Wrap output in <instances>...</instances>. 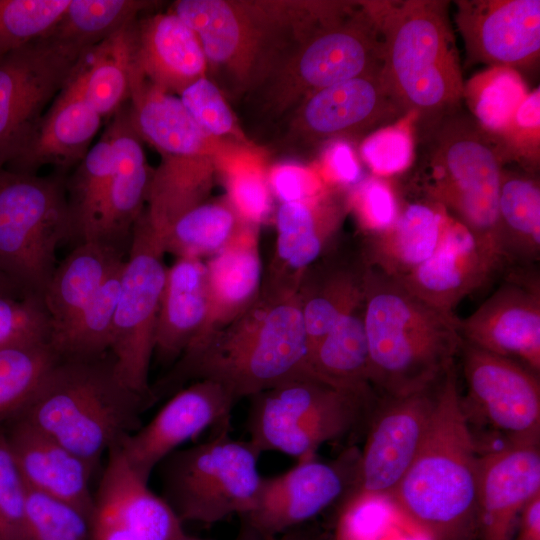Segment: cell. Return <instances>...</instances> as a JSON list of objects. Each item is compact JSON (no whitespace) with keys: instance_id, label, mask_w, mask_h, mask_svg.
<instances>
[{"instance_id":"obj_28","label":"cell","mask_w":540,"mask_h":540,"mask_svg":"<svg viewBox=\"0 0 540 540\" xmlns=\"http://www.w3.org/2000/svg\"><path fill=\"white\" fill-rule=\"evenodd\" d=\"M99 113L69 84L49 106L23 150L4 168L29 174L50 166L67 175L86 156L103 123Z\"/></svg>"},{"instance_id":"obj_33","label":"cell","mask_w":540,"mask_h":540,"mask_svg":"<svg viewBox=\"0 0 540 540\" xmlns=\"http://www.w3.org/2000/svg\"><path fill=\"white\" fill-rule=\"evenodd\" d=\"M127 254L114 246L89 241L75 245L57 264L43 297L50 344L65 334Z\"/></svg>"},{"instance_id":"obj_54","label":"cell","mask_w":540,"mask_h":540,"mask_svg":"<svg viewBox=\"0 0 540 540\" xmlns=\"http://www.w3.org/2000/svg\"><path fill=\"white\" fill-rule=\"evenodd\" d=\"M361 168L351 146L343 140L333 141L324 152L325 184L354 187L361 179Z\"/></svg>"},{"instance_id":"obj_25","label":"cell","mask_w":540,"mask_h":540,"mask_svg":"<svg viewBox=\"0 0 540 540\" xmlns=\"http://www.w3.org/2000/svg\"><path fill=\"white\" fill-rule=\"evenodd\" d=\"M504 262L451 216L434 253L400 279L422 300L453 313L463 298L506 271Z\"/></svg>"},{"instance_id":"obj_56","label":"cell","mask_w":540,"mask_h":540,"mask_svg":"<svg viewBox=\"0 0 540 540\" xmlns=\"http://www.w3.org/2000/svg\"><path fill=\"white\" fill-rule=\"evenodd\" d=\"M0 295L25 298L0 269Z\"/></svg>"},{"instance_id":"obj_26","label":"cell","mask_w":540,"mask_h":540,"mask_svg":"<svg viewBox=\"0 0 540 540\" xmlns=\"http://www.w3.org/2000/svg\"><path fill=\"white\" fill-rule=\"evenodd\" d=\"M107 126L114 168L89 241L128 251L134 225L146 208L153 172L132 124L128 102L108 120Z\"/></svg>"},{"instance_id":"obj_7","label":"cell","mask_w":540,"mask_h":540,"mask_svg":"<svg viewBox=\"0 0 540 540\" xmlns=\"http://www.w3.org/2000/svg\"><path fill=\"white\" fill-rule=\"evenodd\" d=\"M427 129L417 171L423 198L442 207L504 262L498 240V198L507 158L503 146L474 118L456 111Z\"/></svg>"},{"instance_id":"obj_55","label":"cell","mask_w":540,"mask_h":540,"mask_svg":"<svg viewBox=\"0 0 540 540\" xmlns=\"http://www.w3.org/2000/svg\"><path fill=\"white\" fill-rule=\"evenodd\" d=\"M513 540H540V493L522 510Z\"/></svg>"},{"instance_id":"obj_46","label":"cell","mask_w":540,"mask_h":540,"mask_svg":"<svg viewBox=\"0 0 540 540\" xmlns=\"http://www.w3.org/2000/svg\"><path fill=\"white\" fill-rule=\"evenodd\" d=\"M247 156V152L237 151L217 168L224 173L227 200L238 215L245 222L260 225L271 209L270 188L262 165Z\"/></svg>"},{"instance_id":"obj_10","label":"cell","mask_w":540,"mask_h":540,"mask_svg":"<svg viewBox=\"0 0 540 540\" xmlns=\"http://www.w3.org/2000/svg\"><path fill=\"white\" fill-rule=\"evenodd\" d=\"M66 179L0 168V269L24 297L43 300L57 248L71 241Z\"/></svg>"},{"instance_id":"obj_43","label":"cell","mask_w":540,"mask_h":540,"mask_svg":"<svg viewBox=\"0 0 540 540\" xmlns=\"http://www.w3.org/2000/svg\"><path fill=\"white\" fill-rule=\"evenodd\" d=\"M124 263L109 275L65 334L50 344L60 358L93 357L110 351Z\"/></svg>"},{"instance_id":"obj_18","label":"cell","mask_w":540,"mask_h":540,"mask_svg":"<svg viewBox=\"0 0 540 540\" xmlns=\"http://www.w3.org/2000/svg\"><path fill=\"white\" fill-rule=\"evenodd\" d=\"M462 341L540 373V277L535 266L511 267L496 291L458 321Z\"/></svg>"},{"instance_id":"obj_6","label":"cell","mask_w":540,"mask_h":540,"mask_svg":"<svg viewBox=\"0 0 540 540\" xmlns=\"http://www.w3.org/2000/svg\"><path fill=\"white\" fill-rule=\"evenodd\" d=\"M383 44V77L406 115L428 127L456 111L464 81L448 2L364 1Z\"/></svg>"},{"instance_id":"obj_14","label":"cell","mask_w":540,"mask_h":540,"mask_svg":"<svg viewBox=\"0 0 540 540\" xmlns=\"http://www.w3.org/2000/svg\"><path fill=\"white\" fill-rule=\"evenodd\" d=\"M459 354L466 383L460 401L467 421L487 427L503 438L502 445L539 442V374L464 341Z\"/></svg>"},{"instance_id":"obj_3","label":"cell","mask_w":540,"mask_h":540,"mask_svg":"<svg viewBox=\"0 0 540 540\" xmlns=\"http://www.w3.org/2000/svg\"><path fill=\"white\" fill-rule=\"evenodd\" d=\"M460 396L454 363L420 450L388 499L426 540H478L479 453Z\"/></svg>"},{"instance_id":"obj_32","label":"cell","mask_w":540,"mask_h":540,"mask_svg":"<svg viewBox=\"0 0 540 540\" xmlns=\"http://www.w3.org/2000/svg\"><path fill=\"white\" fill-rule=\"evenodd\" d=\"M205 261L177 258L167 267L155 333L154 354L163 363L176 362L201 333L208 315Z\"/></svg>"},{"instance_id":"obj_47","label":"cell","mask_w":540,"mask_h":540,"mask_svg":"<svg viewBox=\"0 0 540 540\" xmlns=\"http://www.w3.org/2000/svg\"><path fill=\"white\" fill-rule=\"evenodd\" d=\"M179 98L208 135L221 141L233 138L246 144V137L239 129L220 87L209 77L196 80L182 91Z\"/></svg>"},{"instance_id":"obj_52","label":"cell","mask_w":540,"mask_h":540,"mask_svg":"<svg viewBox=\"0 0 540 540\" xmlns=\"http://www.w3.org/2000/svg\"><path fill=\"white\" fill-rule=\"evenodd\" d=\"M539 89L529 92L527 97L519 106L508 129L498 138L507 155L512 150L518 155H526L530 160V153L535 154L538 151L539 144Z\"/></svg>"},{"instance_id":"obj_48","label":"cell","mask_w":540,"mask_h":540,"mask_svg":"<svg viewBox=\"0 0 540 540\" xmlns=\"http://www.w3.org/2000/svg\"><path fill=\"white\" fill-rule=\"evenodd\" d=\"M410 116L367 135L360 152L369 168L379 176L394 175L406 170L413 158Z\"/></svg>"},{"instance_id":"obj_36","label":"cell","mask_w":540,"mask_h":540,"mask_svg":"<svg viewBox=\"0 0 540 540\" xmlns=\"http://www.w3.org/2000/svg\"><path fill=\"white\" fill-rule=\"evenodd\" d=\"M498 240L508 268L540 259V187L528 174L503 169L498 198Z\"/></svg>"},{"instance_id":"obj_37","label":"cell","mask_w":540,"mask_h":540,"mask_svg":"<svg viewBox=\"0 0 540 540\" xmlns=\"http://www.w3.org/2000/svg\"><path fill=\"white\" fill-rule=\"evenodd\" d=\"M309 366L315 375L337 387L375 393L370 383L363 303L311 348Z\"/></svg>"},{"instance_id":"obj_29","label":"cell","mask_w":540,"mask_h":540,"mask_svg":"<svg viewBox=\"0 0 540 540\" xmlns=\"http://www.w3.org/2000/svg\"><path fill=\"white\" fill-rule=\"evenodd\" d=\"M367 264L360 247L334 244L303 274L297 294L311 348L363 303Z\"/></svg>"},{"instance_id":"obj_42","label":"cell","mask_w":540,"mask_h":540,"mask_svg":"<svg viewBox=\"0 0 540 540\" xmlns=\"http://www.w3.org/2000/svg\"><path fill=\"white\" fill-rule=\"evenodd\" d=\"M529 94L520 73L489 67L464 84V96L476 122L495 138L508 129L519 106Z\"/></svg>"},{"instance_id":"obj_39","label":"cell","mask_w":540,"mask_h":540,"mask_svg":"<svg viewBox=\"0 0 540 540\" xmlns=\"http://www.w3.org/2000/svg\"><path fill=\"white\" fill-rule=\"evenodd\" d=\"M156 5L147 0H70L43 38L85 52Z\"/></svg>"},{"instance_id":"obj_4","label":"cell","mask_w":540,"mask_h":540,"mask_svg":"<svg viewBox=\"0 0 540 540\" xmlns=\"http://www.w3.org/2000/svg\"><path fill=\"white\" fill-rule=\"evenodd\" d=\"M363 307L374 391L398 398L425 390L455 363L462 345L459 318L422 300L400 279L368 266Z\"/></svg>"},{"instance_id":"obj_2","label":"cell","mask_w":540,"mask_h":540,"mask_svg":"<svg viewBox=\"0 0 540 540\" xmlns=\"http://www.w3.org/2000/svg\"><path fill=\"white\" fill-rule=\"evenodd\" d=\"M338 8V1L179 0L171 11L198 37L209 78L243 93L259 88Z\"/></svg>"},{"instance_id":"obj_19","label":"cell","mask_w":540,"mask_h":540,"mask_svg":"<svg viewBox=\"0 0 540 540\" xmlns=\"http://www.w3.org/2000/svg\"><path fill=\"white\" fill-rule=\"evenodd\" d=\"M91 540H178L183 522L127 463L119 444L107 453L89 518Z\"/></svg>"},{"instance_id":"obj_27","label":"cell","mask_w":540,"mask_h":540,"mask_svg":"<svg viewBox=\"0 0 540 540\" xmlns=\"http://www.w3.org/2000/svg\"><path fill=\"white\" fill-rule=\"evenodd\" d=\"M3 427L26 487L69 503L90 518L94 500L91 479L97 470L23 419L13 418Z\"/></svg>"},{"instance_id":"obj_31","label":"cell","mask_w":540,"mask_h":540,"mask_svg":"<svg viewBox=\"0 0 540 540\" xmlns=\"http://www.w3.org/2000/svg\"><path fill=\"white\" fill-rule=\"evenodd\" d=\"M135 62L148 82L173 95H180L207 72L198 37L171 10L137 19Z\"/></svg>"},{"instance_id":"obj_13","label":"cell","mask_w":540,"mask_h":540,"mask_svg":"<svg viewBox=\"0 0 540 540\" xmlns=\"http://www.w3.org/2000/svg\"><path fill=\"white\" fill-rule=\"evenodd\" d=\"M83 53L41 38L0 58V168L26 146Z\"/></svg>"},{"instance_id":"obj_49","label":"cell","mask_w":540,"mask_h":540,"mask_svg":"<svg viewBox=\"0 0 540 540\" xmlns=\"http://www.w3.org/2000/svg\"><path fill=\"white\" fill-rule=\"evenodd\" d=\"M49 337V316L42 299L0 295V349Z\"/></svg>"},{"instance_id":"obj_51","label":"cell","mask_w":540,"mask_h":540,"mask_svg":"<svg viewBox=\"0 0 540 540\" xmlns=\"http://www.w3.org/2000/svg\"><path fill=\"white\" fill-rule=\"evenodd\" d=\"M349 210H353L366 236L389 228L398 213V204L392 188L376 177L361 180L348 193Z\"/></svg>"},{"instance_id":"obj_23","label":"cell","mask_w":540,"mask_h":540,"mask_svg":"<svg viewBox=\"0 0 540 540\" xmlns=\"http://www.w3.org/2000/svg\"><path fill=\"white\" fill-rule=\"evenodd\" d=\"M132 124L142 141L162 156L157 169L175 172L201 160L218 165L236 148L208 135L191 117L179 97L165 92L136 72L128 101Z\"/></svg>"},{"instance_id":"obj_53","label":"cell","mask_w":540,"mask_h":540,"mask_svg":"<svg viewBox=\"0 0 540 540\" xmlns=\"http://www.w3.org/2000/svg\"><path fill=\"white\" fill-rule=\"evenodd\" d=\"M267 179L269 188L281 203L306 200L328 186L317 174L294 164L276 166Z\"/></svg>"},{"instance_id":"obj_50","label":"cell","mask_w":540,"mask_h":540,"mask_svg":"<svg viewBox=\"0 0 540 540\" xmlns=\"http://www.w3.org/2000/svg\"><path fill=\"white\" fill-rule=\"evenodd\" d=\"M27 487L0 425V540H22Z\"/></svg>"},{"instance_id":"obj_41","label":"cell","mask_w":540,"mask_h":540,"mask_svg":"<svg viewBox=\"0 0 540 540\" xmlns=\"http://www.w3.org/2000/svg\"><path fill=\"white\" fill-rule=\"evenodd\" d=\"M59 358L49 340L0 349V425L26 407Z\"/></svg>"},{"instance_id":"obj_1","label":"cell","mask_w":540,"mask_h":540,"mask_svg":"<svg viewBox=\"0 0 540 540\" xmlns=\"http://www.w3.org/2000/svg\"><path fill=\"white\" fill-rule=\"evenodd\" d=\"M306 372L309 343L297 291L261 288L241 316L185 351L154 394L207 379L238 402Z\"/></svg>"},{"instance_id":"obj_30","label":"cell","mask_w":540,"mask_h":540,"mask_svg":"<svg viewBox=\"0 0 540 540\" xmlns=\"http://www.w3.org/2000/svg\"><path fill=\"white\" fill-rule=\"evenodd\" d=\"M259 226L245 223L230 243L205 261L208 315L201 333L185 351L226 327L258 299L263 283Z\"/></svg>"},{"instance_id":"obj_15","label":"cell","mask_w":540,"mask_h":540,"mask_svg":"<svg viewBox=\"0 0 540 540\" xmlns=\"http://www.w3.org/2000/svg\"><path fill=\"white\" fill-rule=\"evenodd\" d=\"M287 116L283 143L293 150L311 151L328 141L366 137L408 115L381 69L321 89Z\"/></svg>"},{"instance_id":"obj_34","label":"cell","mask_w":540,"mask_h":540,"mask_svg":"<svg viewBox=\"0 0 540 540\" xmlns=\"http://www.w3.org/2000/svg\"><path fill=\"white\" fill-rule=\"evenodd\" d=\"M449 215L439 205L421 198L398 209L386 230L366 236L359 245L365 263L402 278L436 250Z\"/></svg>"},{"instance_id":"obj_11","label":"cell","mask_w":540,"mask_h":540,"mask_svg":"<svg viewBox=\"0 0 540 540\" xmlns=\"http://www.w3.org/2000/svg\"><path fill=\"white\" fill-rule=\"evenodd\" d=\"M229 426L205 442L177 449L158 465L160 496L183 523L243 518L254 506L262 480L260 453L249 440L232 438Z\"/></svg>"},{"instance_id":"obj_8","label":"cell","mask_w":540,"mask_h":540,"mask_svg":"<svg viewBox=\"0 0 540 540\" xmlns=\"http://www.w3.org/2000/svg\"><path fill=\"white\" fill-rule=\"evenodd\" d=\"M382 37L364 1L349 2L306 36L254 92L266 116H287L326 87L381 70Z\"/></svg>"},{"instance_id":"obj_16","label":"cell","mask_w":540,"mask_h":540,"mask_svg":"<svg viewBox=\"0 0 540 540\" xmlns=\"http://www.w3.org/2000/svg\"><path fill=\"white\" fill-rule=\"evenodd\" d=\"M359 451L351 447L334 460L316 455L297 460L286 472L262 477L252 510L243 517L261 540L294 530L353 489Z\"/></svg>"},{"instance_id":"obj_17","label":"cell","mask_w":540,"mask_h":540,"mask_svg":"<svg viewBox=\"0 0 540 540\" xmlns=\"http://www.w3.org/2000/svg\"><path fill=\"white\" fill-rule=\"evenodd\" d=\"M439 382L407 396L387 398L375 412L363 449L359 451L354 487L340 503L365 504L389 499L424 441Z\"/></svg>"},{"instance_id":"obj_44","label":"cell","mask_w":540,"mask_h":540,"mask_svg":"<svg viewBox=\"0 0 540 540\" xmlns=\"http://www.w3.org/2000/svg\"><path fill=\"white\" fill-rule=\"evenodd\" d=\"M70 0H0V58L43 38Z\"/></svg>"},{"instance_id":"obj_45","label":"cell","mask_w":540,"mask_h":540,"mask_svg":"<svg viewBox=\"0 0 540 540\" xmlns=\"http://www.w3.org/2000/svg\"><path fill=\"white\" fill-rule=\"evenodd\" d=\"M22 540H91L89 516L69 503L27 488Z\"/></svg>"},{"instance_id":"obj_38","label":"cell","mask_w":540,"mask_h":540,"mask_svg":"<svg viewBox=\"0 0 540 540\" xmlns=\"http://www.w3.org/2000/svg\"><path fill=\"white\" fill-rule=\"evenodd\" d=\"M245 222L226 199L204 201L174 219L159 234L165 253L203 260L221 251Z\"/></svg>"},{"instance_id":"obj_22","label":"cell","mask_w":540,"mask_h":540,"mask_svg":"<svg viewBox=\"0 0 540 540\" xmlns=\"http://www.w3.org/2000/svg\"><path fill=\"white\" fill-rule=\"evenodd\" d=\"M456 7L470 62L518 71L538 61L539 0H462Z\"/></svg>"},{"instance_id":"obj_20","label":"cell","mask_w":540,"mask_h":540,"mask_svg":"<svg viewBox=\"0 0 540 540\" xmlns=\"http://www.w3.org/2000/svg\"><path fill=\"white\" fill-rule=\"evenodd\" d=\"M237 401L220 384L196 380L178 390L144 426L119 447L130 467L149 481L153 470L172 452L206 429L230 424Z\"/></svg>"},{"instance_id":"obj_24","label":"cell","mask_w":540,"mask_h":540,"mask_svg":"<svg viewBox=\"0 0 540 540\" xmlns=\"http://www.w3.org/2000/svg\"><path fill=\"white\" fill-rule=\"evenodd\" d=\"M539 493V442L505 444L479 454L478 540H513L522 510Z\"/></svg>"},{"instance_id":"obj_9","label":"cell","mask_w":540,"mask_h":540,"mask_svg":"<svg viewBox=\"0 0 540 540\" xmlns=\"http://www.w3.org/2000/svg\"><path fill=\"white\" fill-rule=\"evenodd\" d=\"M375 393L337 387L312 372L294 376L252 397L249 441L261 454L297 460L355 429L370 412Z\"/></svg>"},{"instance_id":"obj_57","label":"cell","mask_w":540,"mask_h":540,"mask_svg":"<svg viewBox=\"0 0 540 540\" xmlns=\"http://www.w3.org/2000/svg\"><path fill=\"white\" fill-rule=\"evenodd\" d=\"M178 540H209L190 536L187 533ZM233 540H261L251 529L247 526L240 532V534Z\"/></svg>"},{"instance_id":"obj_21","label":"cell","mask_w":540,"mask_h":540,"mask_svg":"<svg viewBox=\"0 0 540 540\" xmlns=\"http://www.w3.org/2000/svg\"><path fill=\"white\" fill-rule=\"evenodd\" d=\"M349 211L348 193L334 186L303 201L281 203L274 253L262 288L297 291L305 271L335 244Z\"/></svg>"},{"instance_id":"obj_35","label":"cell","mask_w":540,"mask_h":540,"mask_svg":"<svg viewBox=\"0 0 540 540\" xmlns=\"http://www.w3.org/2000/svg\"><path fill=\"white\" fill-rule=\"evenodd\" d=\"M136 21L87 49L68 81L104 121L130 99L136 72Z\"/></svg>"},{"instance_id":"obj_5","label":"cell","mask_w":540,"mask_h":540,"mask_svg":"<svg viewBox=\"0 0 540 540\" xmlns=\"http://www.w3.org/2000/svg\"><path fill=\"white\" fill-rule=\"evenodd\" d=\"M148 405L122 381L109 351L59 358L14 418L46 433L97 470L112 447L140 428V414Z\"/></svg>"},{"instance_id":"obj_40","label":"cell","mask_w":540,"mask_h":540,"mask_svg":"<svg viewBox=\"0 0 540 540\" xmlns=\"http://www.w3.org/2000/svg\"><path fill=\"white\" fill-rule=\"evenodd\" d=\"M114 168L111 134L106 125L100 139L66 179L71 243L89 241Z\"/></svg>"},{"instance_id":"obj_12","label":"cell","mask_w":540,"mask_h":540,"mask_svg":"<svg viewBox=\"0 0 540 540\" xmlns=\"http://www.w3.org/2000/svg\"><path fill=\"white\" fill-rule=\"evenodd\" d=\"M165 254L159 234L143 212L134 225L123 267L110 351L122 381L149 404L154 400L149 368L166 280Z\"/></svg>"}]
</instances>
